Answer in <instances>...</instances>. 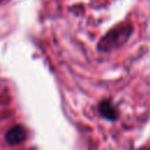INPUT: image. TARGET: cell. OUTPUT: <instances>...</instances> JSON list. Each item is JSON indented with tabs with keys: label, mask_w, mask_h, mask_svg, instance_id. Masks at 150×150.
Returning a JSON list of instances; mask_svg holds the SVG:
<instances>
[{
	"label": "cell",
	"mask_w": 150,
	"mask_h": 150,
	"mask_svg": "<svg viewBox=\"0 0 150 150\" xmlns=\"http://www.w3.org/2000/svg\"><path fill=\"white\" fill-rule=\"evenodd\" d=\"M148 150H150V149H148Z\"/></svg>",
	"instance_id": "cell-4"
},
{
	"label": "cell",
	"mask_w": 150,
	"mask_h": 150,
	"mask_svg": "<svg viewBox=\"0 0 150 150\" xmlns=\"http://www.w3.org/2000/svg\"><path fill=\"white\" fill-rule=\"evenodd\" d=\"M132 32V27L129 23H121L114 27L107 33V35L100 42V49L109 50L127 42Z\"/></svg>",
	"instance_id": "cell-1"
},
{
	"label": "cell",
	"mask_w": 150,
	"mask_h": 150,
	"mask_svg": "<svg viewBox=\"0 0 150 150\" xmlns=\"http://www.w3.org/2000/svg\"><path fill=\"white\" fill-rule=\"evenodd\" d=\"M26 137H27V131L22 125H14L6 134V141L12 145L23 142Z\"/></svg>",
	"instance_id": "cell-2"
},
{
	"label": "cell",
	"mask_w": 150,
	"mask_h": 150,
	"mask_svg": "<svg viewBox=\"0 0 150 150\" xmlns=\"http://www.w3.org/2000/svg\"><path fill=\"white\" fill-rule=\"evenodd\" d=\"M98 112L102 117H104L108 121H116L118 118V111L116 107L108 100L102 101L98 104Z\"/></svg>",
	"instance_id": "cell-3"
}]
</instances>
